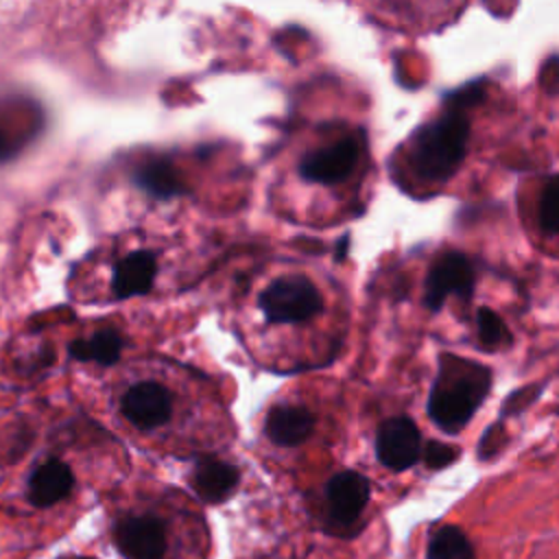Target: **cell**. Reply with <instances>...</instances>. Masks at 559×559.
Returning <instances> with one entry per match:
<instances>
[{"mask_svg": "<svg viewBox=\"0 0 559 559\" xmlns=\"http://www.w3.org/2000/svg\"><path fill=\"white\" fill-rule=\"evenodd\" d=\"M238 483H240V469L236 465L216 456H201L194 461L190 485L203 502L218 504L227 500L236 491Z\"/></svg>", "mask_w": 559, "mask_h": 559, "instance_id": "cell-12", "label": "cell"}, {"mask_svg": "<svg viewBox=\"0 0 559 559\" xmlns=\"http://www.w3.org/2000/svg\"><path fill=\"white\" fill-rule=\"evenodd\" d=\"M314 413L301 404H275L264 417V437L282 448H295L314 432Z\"/></svg>", "mask_w": 559, "mask_h": 559, "instance_id": "cell-11", "label": "cell"}, {"mask_svg": "<svg viewBox=\"0 0 559 559\" xmlns=\"http://www.w3.org/2000/svg\"><path fill=\"white\" fill-rule=\"evenodd\" d=\"M124 341L120 336L118 330L114 328H103L96 330L94 334L85 336V338H76L70 343L68 352L74 360L81 362H98L103 367L118 362L120 354H122Z\"/></svg>", "mask_w": 559, "mask_h": 559, "instance_id": "cell-15", "label": "cell"}, {"mask_svg": "<svg viewBox=\"0 0 559 559\" xmlns=\"http://www.w3.org/2000/svg\"><path fill=\"white\" fill-rule=\"evenodd\" d=\"M157 260L148 249L131 251L122 260L116 262L111 273V290L118 299H129L138 295H146L155 282Z\"/></svg>", "mask_w": 559, "mask_h": 559, "instance_id": "cell-13", "label": "cell"}, {"mask_svg": "<svg viewBox=\"0 0 559 559\" xmlns=\"http://www.w3.org/2000/svg\"><path fill=\"white\" fill-rule=\"evenodd\" d=\"M469 138L465 111L448 109L437 120L419 127L408 146V164L417 177L430 183L448 181L461 166Z\"/></svg>", "mask_w": 559, "mask_h": 559, "instance_id": "cell-2", "label": "cell"}, {"mask_svg": "<svg viewBox=\"0 0 559 559\" xmlns=\"http://www.w3.org/2000/svg\"><path fill=\"white\" fill-rule=\"evenodd\" d=\"M133 183L153 199H175L188 192V186L168 157H153L133 173Z\"/></svg>", "mask_w": 559, "mask_h": 559, "instance_id": "cell-14", "label": "cell"}, {"mask_svg": "<svg viewBox=\"0 0 559 559\" xmlns=\"http://www.w3.org/2000/svg\"><path fill=\"white\" fill-rule=\"evenodd\" d=\"M537 221L544 234L559 236V173L544 183L537 205Z\"/></svg>", "mask_w": 559, "mask_h": 559, "instance_id": "cell-18", "label": "cell"}, {"mask_svg": "<svg viewBox=\"0 0 559 559\" xmlns=\"http://www.w3.org/2000/svg\"><path fill=\"white\" fill-rule=\"evenodd\" d=\"M476 334L478 341L485 349H502L513 343V336L507 328V323L491 310V308H480L476 312Z\"/></svg>", "mask_w": 559, "mask_h": 559, "instance_id": "cell-17", "label": "cell"}, {"mask_svg": "<svg viewBox=\"0 0 559 559\" xmlns=\"http://www.w3.org/2000/svg\"><path fill=\"white\" fill-rule=\"evenodd\" d=\"M461 456V450L456 445H450L445 441H428L426 445H421V461L428 469L437 472L443 467H450L456 459Z\"/></svg>", "mask_w": 559, "mask_h": 559, "instance_id": "cell-21", "label": "cell"}, {"mask_svg": "<svg viewBox=\"0 0 559 559\" xmlns=\"http://www.w3.org/2000/svg\"><path fill=\"white\" fill-rule=\"evenodd\" d=\"M483 96H485V87H483V83H480V81H474V83H469V85L461 87L459 92L450 94L445 103H448V109L465 111L467 107H472V105L480 103V98H483Z\"/></svg>", "mask_w": 559, "mask_h": 559, "instance_id": "cell-22", "label": "cell"}, {"mask_svg": "<svg viewBox=\"0 0 559 559\" xmlns=\"http://www.w3.org/2000/svg\"><path fill=\"white\" fill-rule=\"evenodd\" d=\"M371 498V483L365 474L354 469H341L325 483L328 518L334 526H352L360 520Z\"/></svg>", "mask_w": 559, "mask_h": 559, "instance_id": "cell-9", "label": "cell"}, {"mask_svg": "<svg viewBox=\"0 0 559 559\" xmlns=\"http://www.w3.org/2000/svg\"><path fill=\"white\" fill-rule=\"evenodd\" d=\"M116 404L124 424L142 437L157 435L175 417V395L170 386L155 378H140L124 384Z\"/></svg>", "mask_w": 559, "mask_h": 559, "instance_id": "cell-4", "label": "cell"}, {"mask_svg": "<svg viewBox=\"0 0 559 559\" xmlns=\"http://www.w3.org/2000/svg\"><path fill=\"white\" fill-rule=\"evenodd\" d=\"M491 380L487 365L454 354H441L437 378L426 402L428 417L445 435L461 432L487 400Z\"/></svg>", "mask_w": 559, "mask_h": 559, "instance_id": "cell-1", "label": "cell"}, {"mask_svg": "<svg viewBox=\"0 0 559 559\" xmlns=\"http://www.w3.org/2000/svg\"><path fill=\"white\" fill-rule=\"evenodd\" d=\"M421 432L413 417L395 415L386 417L376 432V456L382 467L391 472H404L421 459Z\"/></svg>", "mask_w": 559, "mask_h": 559, "instance_id": "cell-7", "label": "cell"}, {"mask_svg": "<svg viewBox=\"0 0 559 559\" xmlns=\"http://www.w3.org/2000/svg\"><path fill=\"white\" fill-rule=\"evenodd\" d=\"M258 308L271 325H299L321 314L323 297L310 277L286 273L273 277L260 290Z\"/></svg>", "mask_w": 559, "mask_h": 559, "instance_id": "cell-3", "label": "cell"}, {"mask_svg": "<svg viewBox=\"0 0 559 559\" xmlns=\"http://www.w3.org/2000/svg\"><path fill=\"white\" fill-rule=\"evenodd\" d=\"M426 559H476L469 537L456 524H441L432 531Z\"/></svg>", "mask_w": 559, "mask_h": 559, "instance_id": "cell-16", "label": "cell"}, {"mask_svg": "<svg viewBox=\"0 0 559 559\" xmlns=\"http://www.w3.org/2000/svg\"><path fill=\"white\" fill-rule=\"evenodd\" d=\"M74 485L76 478L70 463L59 456H46L28 472L26 500L35 509H50L68 500Z\"/></svg>", "mask_w": 559, "mask_h": 559, "instance_id": "cell-10", "label": "cell"}, {"mask_svg": "<svg viewBox=\"0 0 559 559\" xmlns=\"http://www.w3.org/2000/svg\"><path fill=\"white\" fill-rule=\"evenodd\" d=\"M360 151L362 148L354 135L341 138L332 144L306 153L299 162V175L310 183H341L354 173Z\"/></svg>", "mask_w": 559, "mask_h": 559, "instance_id": "cell-8", "label": "cell"}, {"mask_svg": "<svg viewBox=\"0 0 559 559\" xmlns=\"http://www.w3.org/2000/svg\"><path fill=\"white\" fill-rule=\"evenodd\" d=\"M546 384L537 382V384H526V386H520L515 391H511L504 400H502V406H500V413H498V419H507V417H518L522 415L526 408H531L544 393Z\"/></svg>", "mask_w": 559, "mask_h": 559, "instance_id": "cell-19", "label": "cell"}, {"mask_svg": "<svg viewBox=\"0 0 559 559\" xmlns=\"http://www.w3.org/2000/svg\"><path fill=\"white\" fill-rule=\"evenodd\" d=\"M507 443H509V432L504 428V421L496 417V421L491 426H487L478 439V445H476L478 461H485V463L493 461L496 456L502 454Z\"/></svg>", "mask_w": 559, "mask_h": 559, "instance_id": "cell-20", "label": "cell"}, {"mask_svg": "<svg viewBox=\"0 0 559 559\" xmlns=\"http://www.w3.org/2000/svg\"><path fill=\"white\" fill-rule=\"evenodd\" d=\"M61 559H94V557H81V555H76V557H61Z\"/></svg>", "mask_w": 559, "mask_h": 559, "instance_id": "cell-23", "label": "cell"}, {"mask_svg": "<svg viewBox=\"0 0 559 559\" xmlns=\"http://www.w3.org/2000/svg\"><path fill=\"white\" fill-rule=\"evenodd\" d=\"M111 539L124 559H168V522L148 507L120 513L111 526Z\"/></svg>", "mask_w": 559, "mask_h": 559, "instance_id": "cell-5", "label": "cell"}, {"mask_svg": "<svg viewBox=\"0 0 559 559\" xmlns=\"http://www.w3.org/2000/svg\"><path fill=\"white\" fill-rule=\"evenodd\" d=\"M476 286V269L472 260L461 251H443L439 253L426 277L424 306L432 312L441 310L443 301L450 295L467 299Z\"/></svg>", "mask_w": 559, "mask_h": 559, "instance_id": "cell-6", "label": "cell"}]
</instances>
